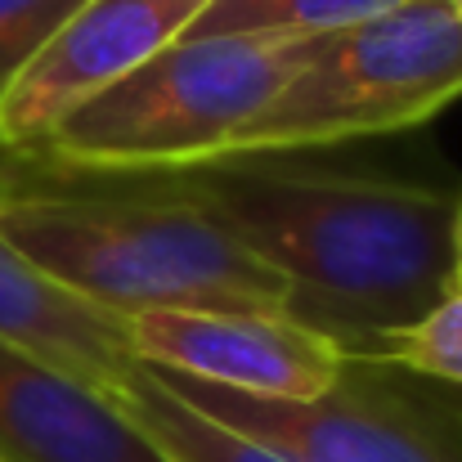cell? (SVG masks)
<instances>
[{
  "label": "cell",
  "mask_w": 462,
  "mask_h": 462,
  "mask_svg": "<svg viewBox=\"0 0 462 462\" xmlns=\"http://www.w3.org/2000/svg\"><path fill=\"white\" fill-rule=\"evenodd\" d=\"M162 189L198 202L252 247L288 283V314L350 355L454 297L458 193L243 162L162 175Z\"/></svg>",
  "instance_id": "6da1fadb"
},
{
  "label": "cell",
  "mask_w": 462,
  "mask_h": 462,
  "mask_svg": "<svg viewBox=\"0 0 462 462\" xmlns=\"http://www.w3.org/2000/svg\"><path fill=\"white\" fill-rule=\"evenodd\" d=\"M0 238L50 283L117 319L144 310H283L288 283L171 189H5Z\"/></svg>",
  "instance_id": "7a4b0ae2"
},
{
  "label": "cell",
  "mask_w": 462,
  "mask_h": 462,
  "mask_svg": "<svg viewBox=\"0 0 462 462\" xmlns=\"http://www.w3.org/2000/svg\"><path fill=\"white\" fill-rule=\"evenodd\" d=\"M328 36H180L68 113L32 157L95 175L216 166Z\"/></svg>",
  "instance_id": "3957f363"
},
{
  "label": "cell",
  "mask_w": 462,
  "mask_h": 462,
  "mask_svg": "<svg viewBox=\"0 0 462 462\" xmlns=\"http://www.w3.org/2000/svg\"><path fill=\"white\" fill-rule=\"evenodd\" d=\"M454 99H462V18L449 0H404L382 18L328 36L274 104L229 140L220 162L413 131Z\"/></svg>",
  "instance_id": "277c9868"
},
{
  "label": "cell",
  "mask_w": 462,
  "mask_h": 462,
  "mask_svg": "<svg viewBox=\"0 0 462 462\" xmlns=\"http://www.w3.org/2000/svg\"><path fill=\"white\" fill-rule=\"evenodd\" d=\"M157 377L202 418L292 462H462V409L445 386H418L391 364L350 355L319 400H261L180 373Z\"/></svg>",
  "instance_id": "5b68a950"
},
{
  "label": "cell",
  "mask_w": 462,
  "mask_h": 462,
  "mask_svg": "<svg viewBox=\"0 0 462 462\" xmlns=\"http://www.w3.org/2000/svg\"><path fill=\"white\" fill-rule=\"evenodd\" d=\"M131 359L261 400H319L350 350L283 310H144L126 319Z\"/></svg>",
  "instance_id": "8992f818"
},
{
  "label": "cell",
  "mask_w": 462,
  "mask_h": 462,
  "mask_svg": "<svg viewBox=\"0 0 462 462\" xmlns=\"http://www.w3.org/2000/svg\"><path fill=\"white\" fill-rule=\"evenodd\" d=\"M207 0H86L5 86L0 95V153H32L68 113L153 59Z\"/></svg>",
  "instance_id": "52a82bcc"
},
{
  "label": "cell",
  "mask_w": 462,
  "mask_h": 462,
  "mask_svg": "<svg viewBox=\"0 0 462 462\" xmlns=\"http://www.w3.org/2000/svg\"><path fill=\"white\" fill-rule=\"evenodd\" d=\"M0 462H166L95 386L0 337Z\"/></svg>",
  "instance_id": "ba28073f"
},
{
  "label": "cell",
  "mask_w": 462,
  "mask_h": 462,
  "mask_svg": "<svg viewBox=\"0 0 462 462\" xmlns=\"http://www.w3.org/2000/svg\"><path fill=\"white\" fill-rule=\"evenodd\" d=\"M0 337H9L14 346L41 355L45 364L95 391H113L135 364L126 346V319L50 283L5 238H0Z\"/></svg>",
  "instance_id": "9c48e42d"
},
{
  "label": "cell",
  "mask_w": 462,
  "mask_h": 462,
  "mask_svg": "<svg viewBox=\"0 0 462 462\" xmlns=\"http://www.w3.org/2000/svg\"><path fill=\"white\" fill-rule=\"evenodd\" d=\"M104 395L153 440V449L166 462H292L279 449H265V445L202 418L144 364H131L126 377Z\"/></svg>",
  "instance_id": "30bf717a"
},
{
  "label": "cell",
  "mask_w": 462,
  "mask_h": 462,
  "mask_svg": "<svg viewBox=\"0 0 462 462\" xmlns=\"http://www.w3.org/2000/svg\"><path fill=\"white\" fill-rule=\"evenodd\" d=\"M404 0H207L184 36H337Z\"/></svg>",
  "instance_id": "8fae6325"
},
{
  "label": "cell",
  "mask_w": 462,
  "mask_h": 462,
  "mask_svg": "<svg viewBox=\"0 0 462 462\" xmlns=\"http://www.w3.org/2000/svg\"><path fill=\"white\" fill-rule=\"evenodd\" d=\"M359 355L377 359V364H391L409 377L462 391V292L445 297L413 328H400V332H386V337L368 341Z\"/></svg>",
  "instance_id": "7c38bea8"
},
{
  "label": "cell",
  "mask_w": 462,
  "mask_h": 462,
  "mask_svg": "<svg viewBox=\"0 0 462 462\" xmlns=\"http://www.w3.org/2000/svg\"><path fill=\"white\" fill-rule=\"evenodd\" d=\"M86 0H0V95Z\"/></svg>",
  "instance_id": "4fadbf2b"
},
{
  "label": "cell",
  "mask_w": 462,
  "mask_h": 462,
  "mask_svg": "<svg viewBox=\"0 0 462 462\" xmlns=\"http://www.w3.org/2000/svg\"><path fill=\"white\" fill-rule=\"evenodd\" d=\"M454 292H462V193H458V216H454Z\"/></svg>",
  "instance_id": "5bb4252c"
},
{
  "label": "cell",
  "mask_w": 462,
  "mask_h": 462,
  "mask_svg": "<svg viewBox=\"0 0 462 462\" xmlns=\"http://www.w3.org/2000/svg\"><path fill=\"white\" fill-rule=\"evenodd\" d=\"M449 5H454V14H458V18H462V0H449Z\"/></svg>",
  "instance_id": "9a60e30c"
},
{
  "label": "cell",
  "mask_w": 462,
  "mask_h": 462,
  "mask_svg": "<svg viewBox=\"0 0 462 462\" xmlns=\"http://www.w3.org/2000/svg\"><path fill=\"white\" fill-rule=\"evenodd\" d=\"M445 391H449V386H445ZM454 400H458V409H462V395H454Z\"/></svg>",
  "instance_id": "2e32d148"
}]
</instances>
